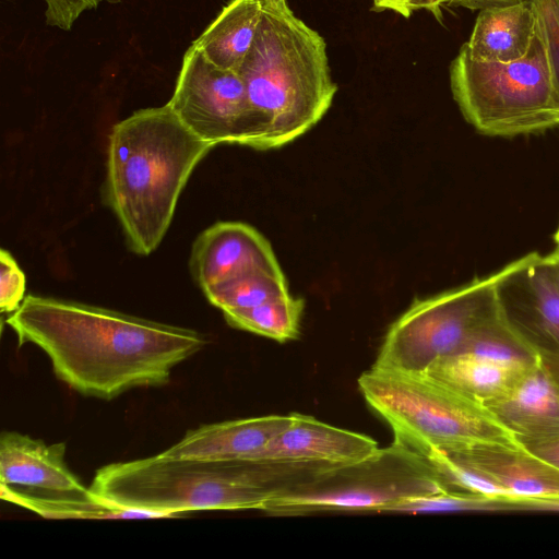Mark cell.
<instances>
[{
    "mask_svg": "<svg viewBox=\"0 0 559 559\" xmlns=\"http://www.w3.org/2000/svg\"><path fill=\"white\" fill-rule=\"evenodd\" d=\"M19 344L49 358L58 379L85 396L112 400L138 386L163 385L200 352V332L116 310L36 295L7 319Z\"/></svg>",
    "mask_w": 559,
    "mask_h": 559,
    "instance_id": "1",
    "label": "cell"
},
{
    "mask_svg": "<svg viewBox=\"0 0 559 559\" xmlns=\"http://www.w3.org/2000/svg\"><path fill=\"white\" fill-rule=\"evenodd\" d=\"M213 147L168 103L136 110L112 126L104 199L132 252L145 257L158 248L190 175Z\"/></svg>",
    "mask_w": 559,
    "mask_h": 559,
    "instance_id": "2",
    "label": "cell"
},
{
    "mask_svg": "<svg viewBox=\"0 0 559 559\" xmlns=\"http://www.w3.org/2000/svg\"><path fill=\"white\" fill-rule=\"evenodd\" d=\"M310 463L173 457L158 453L100 467L90 486L104 500L157 518L195 510H262L304 480Z\"/></svg>",
    "mask_w": 559,
    "mask_h": 559,
    "instance_id": "3",
    "label": "cell"
},
{
    "mask_svg": "<svg viewBox=\"0 0 559 559\" xmlns=\"http://www.w3.org/2000/svg\"><path fill=\"white\" fill-rule=\"evenodd\" d=\"M237 72L260 121V150L281 147L310 130L337 91L324 38L290 9L264 8Z\"/></svg>",
    "mask_w": 559,
    "mask_h": 559,
    "instance_id": "4",
    "label": "cell"
},
{
    "mask_svg": "<svg viewBox=\"0 0 559 559\" xmlns=\"http://www.w3.org/2000/svg\"><path fill=\"white\" fill-rule=\"evenodd\" d=\"M368 406L394 439L427 455L479 442L516 443L489 411L424 372L372 365L358 379Z\"/></svg>",
    "mask_w": 559,
    "mask_h": 559,
    "instance_id": "5",
    "label": "cell"
},
{
    "mask_svg": "<svg viewBox=\"0 0 559 559\" xmlns=\"http://www.w3.org/2000/svg\"><path fill=\"white\" fill-rule=\"evenodd\" d=\"M448 489L426 455L393 440L365 459L324 467L278 491L261 511L271 515L389 512L402 501Z\"/></svg>",
    "mask_w": 559,
    "mask_h": 559,
    "instance_id": "6",
    "label": "cell"
},
{
    "mask_svg": "<svg viewBox=\"0 0 559 559\" xmlns=\"http://www.w3.org/2000/svg\"><path fill=\"white\" fill-rule=\"evenodd\" d=\"M450 85L464 118L479 133L515 136L559 126L545 48L536 28L528 52L511 62L475 59L463 45L450 66Z\"/></svg>",
    "mask_w": 559,
    "mask_h": 559,
    "instance_id": "7",
    "label": "cell"
},
{
    "mask_svg": "<svg viewBox=\"0 0 559 559\" xmlns=\"http://www.w3.org/2000/svg\"><path fill=\"white\" fill-rule=\"evenodd\" d=\"M498 318L492 274L416 299L388 329L373 365L424 372L435 360L461 352Z\"/></svg>",
    "mask_w": 559,
    "mask_h": 559,
    "instance_id": "8",
    "label": "cell"
},
{
    "mask_svg": "<svg viewBox=\"0 0 559 559\" xmlns=\"http://www.w3.org/2000/svg\"><path fill=\"white\" fill-rule=\"evenodd\" d=\"M168 105L198 138L216 146L261 148V127L238 72L213 64L193 44Z\"/></svg>",
    "mask_w": 559,
    "mask_h": 559,
    "instance_id": "9",
    "label": "cell"
},
{
    "mask_svg": "<svg viewBox=\"0 0 559 559\" xmlns=\"http://www.w3.org/2000/svg\"><path fill=\"white\" fill-rule=\"evenodd\" d=\"M492 276L501 321L542 360H559V286L546 255L528 253Z\"/></svg>",
    "mask_w": 559,
    "mask_h": 559,
    "instance_id": "10",
    "label": "cell"
},
{
    "mask_svg": "<svg viewBox=\"0 0 559 559\" xmlns=\"http://www.w3.org/2000/svg\"><path fill=\"white\" fill-rule=\"evenodd\" d=\"M189 267L202 290L252 270L282 272L270 242L241 222H217L192 245Z\"/></svg>",
    "mask_w": 559,
    "mask_h": 559,
    "instance_id": "11",
    "label": "cell"
},
{
    "mask_svg": "<svg viewBox=\"0 0 559 559\" xmlns=\"http://www.w3.org/2000/svg\"><path fill=\"white\" fill-rule=\"evenodd\" d=\"M493 484L507 498L559 495V469L516 443L435 449Z\"/></svg>",
    "mask_w": 559,
    "mask_h": 559,
    "instance_id": "12",
    "label": "cell"
},
{
    "mask_svg": "<svg viewBox=\"0 0 559 559\" xmlns=\"http://www.w3.org/2000/svg\"><path fill=\"white\" fill-rule=\"evenodd\" d=\"M378 448L371 437L293 413L290 425L269 441L253 460L342 465L365 459Z\"/></svg>",
    "mask_w": 559,
    "mask_h": 559,
    "instance_id": "13",
    "label": "cell"
},
{
    "mask_svg": "<svg viewBox=\"0 0 559 559\" xmlns=\"http://www.w3.org/2000/svg\"><path fill=\"white\" fill-rule=\"evenodd\" d=\"M485 407L516 442L559 436V386L542 360Z\"/></svg>",
    "mask_w": 559,
    "mask_h": 559,
    "instance_id": "14",
    "label": "cell"
},
{
    "mask_svg": "<svg viewBox=\"0 0 559 559\" xmlns=\"http://www.w3.org/2000/svg\"><path fill=\"white\" fill-rule=\"evenodd\" d=\"M64 443L44 441L13 431L0 437V485L44 493L86 492L64 462Z\"/></svg>",
    "mask_w": 559,
    "mask_h": 559,
    "instance_id": "15",
    "label": "cell"
},
{
    "mask_svg": "<svg viewBox=\"0 0 559 559\" xmlns=\"http://www.w3.org/2000/svg\"><path fill=\"white\" fill-rule=\"evenodd\" d=\"M292 420L293 413L201 425L160 453L173 457L253 460Z\"/></svg>",
    "mask_w": 559,
    "mask_h": 559,
    "instance_id": "16",
    "label": "cell"
},
{
    "mask_svg": "<svg viewBox=\"0 0 559 559\" xmlns=\"http://www.w3.org/2000/svg\"><path fill=\"white\" fill-rule=\"evenodd\" d=\"M534 365L507 362L462 352L435 360L424 373L485 406L506 394Z\"/></svg>",
    "mask_w": 559,
    "mask_h": 559,
    "instance_id": "17",
    "label": "cell"
},
{
    "mask_svg": "<svg viewBox=\"0 0 559 559\" xmlns=\"http://www.w3.org/2000/svg\"><path fill=\"white\" fill-rule=\"evenodd\" d=\"M535 25L531 1L483 10L464 46L478 60L515 61L528 52L535 36Z\"/></svg>",
    "mask_w": 559,
    "mask_h": 559,
    "instance_id": "18",
    "label": "cell"
},
{
    "mask_svg": "<svg viewBox=\"0 0 559 559\" xmlns=\"http://www.w3.org/2000/svg\"><path fill=\"white\" fill-rule=\"evenodd\" d=\"M261 0H231L192 43L216 67L238 71L262 19Z\"/></svg>",
    "mask_w": 559,
    "mask_h": 559,
    "instance_id": "19",
    "label": "cell"
},
{
    "mask_svg": "<svg viewBox=\"0 0 559 559\" xmlns=\"http://www.w3.org/2000/svg\"><path fill=\"white\" fill-rule=\"evenodd\" d=\"M2 500L28 509L48 519H154V514L122 508L91 491L44 493L15 486L0 485Z\"/></svg>",
    "mask_w": 559,
    "mask_h": 559,
    "instance_id": "20",
    "label": "cell"
},
{
    "mask_svg": "<svg viewBox=\"0 0 559 559\" xmlns=\"http://www.w3.org/2000/svg\"><path fill=\"white\" fill-rule=\"evenodd\" d=\"M304 306L301 298L287 295L252 308L225 311L223 314L233 328L284 343L299 336Z\"/></svg>",
    "mask_w": 559,
    "mask_h": 559,
    "instance_id": "21",
    "label": "cell"
},
{
    "mask_svg": "<svg viewBox=\"0 0 559 559\" xmlns=\"http://www.w3.org/2000/svg\"><path fill=\"white\" fill-rule=\"evenodd\" d=\"M223 312L248 309L289 295L283 272L252 270L203 290Z\"/></svg>",
    "mask_w": 559,
    "mask_h": 559,
    "instance_id": "22",
    "label": "cell"
},
{
    "mask_svg": "<svg viewBox=\"0 0 559 559\" xmlns=\"http://www.w3.org/2000/svg\"><path fill=\"white\" fill-rule=\"evenodd\" d=\"M507 497H489L461 490H443L437 493L402 501L389 512L427 513L453 511H510Z\"/></svg>",
    "mask_w": 559,
    "mask_h": 559,
    "instance_id": "23",
    "label": "cell"
},
{
    "mask_svg": "<svg viewBox=\"0 0 559 559\" xmlns=\"http://www.w3.org/2000/svg\"><path fill=\"white\" fill-rule=\"evenodd\" d=\"M559 109V0H531Z\"/></svg>",
    "mask_w": 559,
    "mask_h": 559,
    "instance_id": "24",
    "label": "cell"
},
{
    "mask_svg": "<svg viewBox=\"0 0 559 559\" xmlns=\"http://www.w3.org/2000/svg\"><path fill=\"white\" fill-rule=\"evenodd\" d=\"M25 274L13 255L5 249L0 250V309L13 313L25 298Z\"/></svg>",
    "mask_w": 559,
    "mask_h": 559,
    "instance_id": "25",
    "label": "cell"
},
{
    "mask_svg": "<svg viewBox=\"0 0 559 559\" xmlns=\"http://www.w3.org/2000/svg\"><path fill=\"white\" fill-rule=\"evenodd\" d=\"M46 22L50 26L70 31L73 23L86 11L96 9L102 2L117 3L119 0H45Z\"/></svg>",
    "mask_w": 559,
    "mask_h": 559,
    "instance_id": "26",
    "label": "cell"
},
{
    "mask_svg": "<svg viewBox=\"0 0 559 559\" xmlns=\"http://www.w3.org/2000/svg\"><path fill=\"white\" fill-rule=\"evenodd\" d=\"M450 0H372L373 10L393 11L404 17H409L414 12L426 10L438 19L442 16L441 8L448 5Z\"/></svg>",
    "mask_w": 559,
    "mask_h": 559,
    "instance_id": "27",
    "label": "cell"
},
{
    "mask_svg": "<svg viewBox=\"0 0 559 559\" xmlns=\"http://www.w3.org/2000/svg\"><path fill=\"white\" fill-rule=\"evenodd\" d=\"M518 443L559 469V436L537 440H521Z\"/></svg>",
    "mask_w": 559,
    "mask_h": 559,
    "instance_id": "28",
    "label": "cell"
},
{
    "mask_svg": "<svg viewBox=\"0 0 559 559\" xmlns=\"http://www.w3.org/2000/svg\"><path fill=\"white\" fill-rule=\"evenodd\" d=\"M511 510L525 511H559V495L527 497V498H508Z\"/></svg>",
    "mask_w": 559,
    "mask_h": 559,
    "instance_id": "29",
    "label": "cell"
},
{
    "mask_svg": "<svg viewBox=\"0 0 559 559\" xmlns=\"http://www.w3.org/2000/svg\"><path fill=\"white\" fill-rule=\"evenodd\" d=\"M531 0H450L448 5L462 7L472 11L504 8L528 2Z\"/></svg>",
    "mask_w": 559,
    "mask_h": 559,
    "instance_id": "30",
    "label": "cell"
},
{
    "mask_svg": "<svg viewBox=\"0 0 559 559\" xmlns=\"http://www.w3.org/2000/svg\"><path fill=\"white\" fill-rule=\"evenodd\" d=\"M551 273L559 286V251L555 250L552 253L546 255Z\"/></svg>",
    "mask_w": 559,
    "mask_h": 559,
    "instance_id": "31",
    "label": "cell"
},
{
    "mask_svg": "<svg viewBox=\"0 0 559 559\" xmlns=\"http://www.w3.org/2000/svg\"><path fill=\"white\" fill-rule=\"evenodd\" d=\"M542 361L559 386V360H542Z\"/></svg>",
    "mask_w": 559,
    "mask_h": 559,
    "instance_id": "32",
    "label": "cell"
},
{
    "mask_svg": "<svg viewBox=\"0 0 559 559\" xmlns=\"http://www.w3.org/2000/svg\"><path fill=\"white\" fill-rule=\"evenodd\" d=\"M263 7L273 10H287L289 9L286 0H261Z\"/></svg>",
    "mask_w": 559,
    "mask_h": 559,
    "instance_id": "33",
    "label": "cell"
},
{
    "mask_svg": "<svg viewBox=\"0 0 559 559\" xmlns=\"http://www.w3.org/2000/svg\"><path fill=\"white\" fill-rule=\"evenodd\" d=\"M554 239H555V243H556V250L559 251V227L556 230Z\"/></svg>",
    "mask_w": 559,
    "mask_h": 559,
    "instance_id": "34",
    "label": "cell"
}]
</instances>
